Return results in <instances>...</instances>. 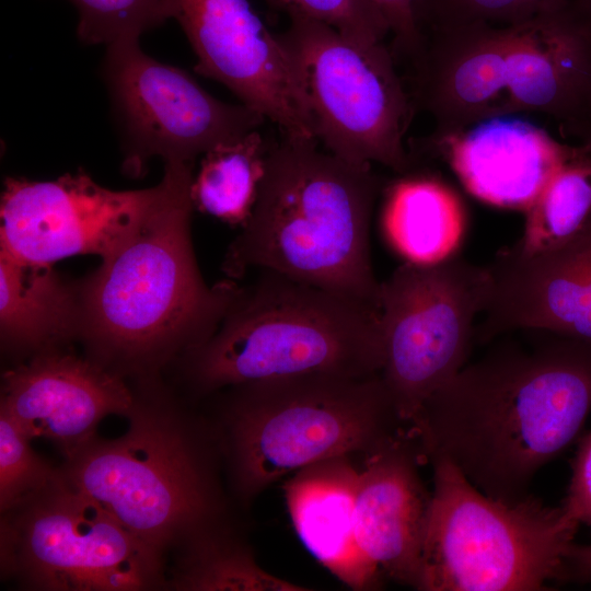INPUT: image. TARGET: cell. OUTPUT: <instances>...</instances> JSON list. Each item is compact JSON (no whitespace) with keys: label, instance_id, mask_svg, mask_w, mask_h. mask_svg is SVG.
Listing matches in <instances>:
<instances>
[{"label":"cell","instance_id":"6da1fadb","mask_svg":"<svg viewBox=\"0 0 591 591\" xmlns=\"http://www.w3.org/2000/svg\"><path fill=\"white\" fill-rule=\"evenodd\" d=\"M465 364L407 434L420 460L450 461L484 494L513 502L578 434L591 410V343L536 331Z\"/></svg>","mask_w":591,"mask_h":591},{"label":"cell","instance_id":"7a4b0ae2","mask_svg":"<svg viewBox=\"0 0 591 591\" xmlns=\"http://www.w3.org/2000/svg\"><path fill=\"white\" fill-rule=\"evenodd\" d=\"M193 163L165 162L163 194L137 232L79 286L93 360L147 375L207 340L237 283L209 287L190 240Z\"/></svg>","mask_w":591,"mask_h":591},{"label":"cell","instance_id":"3957f363","mask_svg":"<svg viewBox=\"0 0 591 591\" xmlns=\"http://www.w3.org/2000/svg\"><path fill=\"white\" fill-rule=\"evenodd\" d=\"M381 178L316 141L269 144L251 216L230 244L223 271L270 270L380 309L370 230Z\"/></svg>","mask_w":591,"mask_h":591},{"label":"cell","instance_id":"277c9868","mask_svg":"<svg viewBox=\"0 0 591 591\" xmlns=\"http://www.w3.org/2000/svg\"><path fill=\"white\" fill-rule=\"evenodd\" d=\"M184 357L202 393L302 374H380V309L258 270L252 282L237 285L213 334Z\"/></svg>","mask_w":591,"mask_h":591},{"label":"cell","instance_id":"5b68a950","mask_svg":"<svg viewBox=\"0 0 591 591\" xmlns=\"http://www.w3.org/2000/svg\"><path fill=\"white\" fill-rule=\"evenodd\" d=\"M229 389L222 447L246 502L305 466L368 456L406 433L380 374L313 373Z\"/></svg>","mask_w":591,"mask_h":591},{"label":"cell","instance_id":"8992f818","mask_svg":"<svg viewBox=\"0 0 591 591\" xmlns=\"http://www.w3.org/2000/svg\"><path fill=\"white\" fill-rule=\"evenodd\" d=\"M128 418L124 436L94 437L60 474L163 555L220 523L223 503L207 444L178 410L136 398Z\"/></svg>","mask_w":591,"mask_h":591},{"label":"cell","instance_id":"52a82bcc","mask_svg":"<svg viewBox=\"0 0 591 591\" xmlns=\"http://www.w3.org/2000/svg\"><path fill=\"white\" fill-rule=\"evenodd\" d=\"M417 590L537 591L567 578L580 523L561 505L509 502L476 488L437 459Z\"/></svg>","mask_w":591,"mask_h":591},{"label":"cell","instance_id":"ba28073f","mask_svg":"<svg viewBox=\"0 0 591 591\" xmlns=\"http://www.w3.org/2000/svg\"><path fill=\"white\" fill-rule=\"evenodd\" d=\"M288 16L278 35L304 88L316 139L349 163L408 173L404 138L415 111L391 48L305 15Z\"/></svg>","mask_w":591,"mask_h":591},{"label":"cell","instance_id":"9c48e42d","mask_svg":"<svg viewBox=\"0 0 591 591\" xmlns=\"http://www.w3.org/2000/svg\"><path fill=\"white\" fill-rule=\"evenodd\" d=\"M488 289L486 266L456 253L433 264L405 262L381 282L380 376L406 431L466 364Z\"/></svg>","mask_w":591,"mask_h":591},{"label":"cell","instance_id":"30bf717a","mask_svg":"<svg viewBox=\"0 0 591 591\" xmlns=\"http://www.w3.org/2000/svg\"><path fill=\"white\" fill-rule=\"evenodd\" d=\"M1 521V568L55 591H139L165 580L163 555L59 476Z\"/></svg>","mask_w":591,"mask_h":591},{"label":"cell","instance_id":"8fae6325","mask_svg":"<svg viewBox=\"0 0 591 591\" xmlns=\"http://www.w3.org/2000/svg\"><path fill=\"white\" fill-rule=\"evenodd\" d=\"M102 73L123 134L124 169L134 176L152 157L194 163L265 120L242 103L213 97L185 70L143 53L139 40L106 46Z\"/></svg>","mask_w":591,"mask_h":591},{"label":"cell","instance_id":"7c38bea8","mask_svg":"<svg viewBox=\"0 0 591 591\" xmlns=\"http://www.w3.org/2000/svg\"><path fill=\"white\" fill-rule=\"evenodd\" d=\"M164 190H112L84 171L54 181L8 177L1 195L0 253L53 266L73 255L105 259L141 227Z\"/></svg>","mask_w":591,"mask_h":591},{"label":"cell","instance_id":"4fadbf2b","mask_svg":"<svg viewBox=\"0 0 591 591\" xmlns=\"http://www.w3.org/2000/svg\"><path fill=\"white\" fill-rule=\"evenodd\" d=\"M162 9L185 33L196 72L225 85L282 136L317 141L292 60L248 0H162Z\"/></svg>","mask_w":591,"mask_h":591},{"label":"cell","instance_id":"5bb4252c","mask_svg":"<svg viewBox=\"0 0 591 591\" xmlns=\"http://www.w3.org/2000/svg\"><path fill=\"white\" fill-rule=\"evenodd\" d=\"M486 268L489 289L475 340L536 329L591 343V218L559 246L533 255L509 246Z\"/></svg>","mask_w":591,"mask_h":591},{"label":"cell","instance_id":"9a60e30c","mask_svg":"<svg viewBox=\"0 0 591 591\" xmlns=\"http://www.w3.org/2000/svg\"><path fill=\"white\" fill-rule=\"evenodd\" d=\"M421 33L403 79L414 111L434 121L430 137L505 116L512 26L473 23Z\"/></svg>","mask_w":591,"mask_h":591},{"label":"cell","instance_id":"2e32d148","mask_svg":"<svg viewBox=\"0 0 591 591\" xmlns=\"http://www.w3.org/2000/svg\"><path fill=\"white\" fill-rule=\"evenodd\" d=\"M136 397L123 375L93 359L45 350L2 376L0 410L32 440L54 441L69 459L111 414L128 417Z\"/></svg>","mask_w":591,"mask_h":591},{"label":"cell","instance_id":"e0dca14e","mask_svg":"<svg viewBox=\"0 0 591 591\" xmlns=\"http://www.w3.org/2000/svg\"><path fill=\"white\" fill-rule=\"evenodd\" d=\"M511 26L505 115L542 114L578 138L591 104V0H563Z\"/></svg>","mask_w":591,"mask_h":591},{"label":"cell","instance_id":"ac0fdd59","mask_svg":"<svg viewBox=\"0 0 591 591\" xmlns=\"http://www.w3.org/2000/svg\"><path fill=\"white\" fill-rule=\"evenodd\" d=\"M414 440L404 433L366 456L355 499V535L382 576L417 589L430 494L418 473Z\"/></svg>","mask_w":591,"mask_h":591},{"label":"cell","instance_id":"d6986e66","mask_svg":"<svg viewBox=\"0 0 591 591\" xmlns=\"http://www.w3.org/2000/svg\"><path fill=\"white\" fill-rule=\"evenodd\" d=\"M443 155L465 188L478 199L526 211L568 157L571 146L542 128L499 116L422 144Z\"/></svg>","mask_w":591,"mask_h":591},{"label":"cell","instance_id":"ffe728a7","mask_svg":"<svg viewBox=\"0 0 591 591\" xmlns=\"http://www.w3.org/2000/svg\"><path fill=\"white\" fill-rule=\"evenodd\" d=\"M360 470L350 456L305 466L282 484L287 510L305 549L352 590L374 589L381 575L361 554L355 535Z\"/></svg>","mask_w":591,"mask_h":591},{"label":"cell","instance_id":"44dd1931","mask_svg":"<svg viewBox=\"0 0 591 591\" xmlns=\"http://www.w3.org/2000/svg\"><path fill=\"white\" fill-rule=\"evenodd\" d=\"M79 287L51 266L27 264L0 253V335L2 348L38 354L80 335Z\"/></svg>","mask_w":591,"mask_h":591},{"label":"cell","instance_id":"7402d4cb","mask_svg":"<svg viewBox=\"0 0 591 591\" xmlns=\"http://www.w3.org/2000/svg\"><path fill=\"white\" fill-rule=\"evenodd\" d=\"M382 224L406 262L433 264L456 252L465 216L459 197L444 183L406 173L386 192Z\"/></svg>","mask_w":591,"mask_h":591},{"label":"cell","instance_id":"603a6c76","mask_svg":"<svg viewBox=\"0 0 591 591\" xmlns=\"http://www.w3.org/2000/svg\"><path fill=\"white\" fill-rule=\"evenodd\" d=\"M268 149L258 129L209 149L192 181L193 207L225 223L242 227L255 205Z\"/></svg>","mask_w":591,"mask_h":591},{"label":"cell","instance_id":"cb8c5ba5","mask_svg":"<svg viewBox=\"0 0 591 591\" xmlns=\"http://www.w3.org/2000/svg\"><path fill=\"white\" fill-rule=\"evenodd\" d=\"M167 583L187 591H305L304 586L277 577L258 565L250 546L220 523L184 544Z\"/></svg>","mask_w":591,"mask_h":591},{"label":"cell","instance_id":"d4e9b609","mask_svg":"<svg viewBox=\"0 0 591 591\" xmlns=\"http://www.w3.org/2000/svg\"><path fill=\"white\" fill-rule=\"evenodd\" d=\"M525 212L523 233L512 245L523 255L559 246L586 225L591 218V142L571 146L568 157Z\"/></svg>","mask_w":591,"mask_h":591},{"label":"cell","instance_id":"484cf974","mask_svg":"<svg viewBox=\"0 0 591 591\" xmlns=\"http://www.w3.org/2000/svg\"><path fill=\"white\" fill-rule=\"evenodd\" d=\"M78 11V38L86 45L109 46L139 40L165 20L162 0H69Z\"/></svg>","mask_w":591,"mask_h":591},{"label":"cell","instance_id":"4316f807","mask_svg":"<svg viewBox=\"0 0 591 591\" xmlns=\"http://www.w3.org/2000/svg\"><path fill=\"white\" fill-rule=\"evenodd\" d=\"M31 439L0 410V508L5 513L49 486L58 476L31 448Z\"/></svg>","mask_w":591,"mask_h":591},{"label":"cell","instance_id":"83f0119b","mask_svg":"<svg viewBox=\"0 0 591 591\" xmlns=\"http://www.w3.org/2000/svg\"><path fill=\"white\" fill-rule=\"evenodd\" d=\"M563 0H415L421 32L473 23L508 26L532 19Z\"/></svg>","mask_w":591,"mask_h":591},{"label":"cell","instance_id":"f1b7e54d","mask_svg":"<svg viewBox=\"0 0 591 591\" xmlns=\"http://www.w3.org/2000/svg\"><path fill=\"white\" fill-rule=\"evenodd\" d=\"M288 15L322 21L363 43L384 42L390 34L382 15L367 0H267Z\"/></svg>","mask_w":591,"mask_h":591},{"label":"cell","instance_id":"f546056e","mask_svg":"<svg viewBox=\"0 0 591 591\" xmlns=\"http://www.w3.org/2000/svg\"><path fill=\"white\" fill-rule=\"evenodd\" d=\"M385 20L392 35L391 51L396 61H408L419 49V28L415 0H367Z\"/></svg>","mask_w":591,"mask_h":591},{"label":"cell","instance_id":"4dcf8cb0","mask_svg":"<svg viewBox=\"0 0 591 591\" xmlns=\"http://www.w3.org/2000/svg\"><path fill=\"white\" fill-rule=\"evenodd\" d=\"M563 505L580 524L591 529V432L579 444Z\"/></svg>","mask_w":591,"mask_h":591},{"label":"cell","instance_id":"1f68e13d","mask_svg":"<svg viewBox=\"0 0 591 591\" xmlns=\"http://www.w3.org/2000/svg\"><path fill=\"white\" fill-rule=\"evenodd\" d=\"M567 579L591 583V544H575L568 558Z\"/></svg>","mask_w":591,"mask_h":591},{"label":"cell","instance_id":"d6a6232c","mask_svg":"<svg viewBox=\"0 0 591 591\" xmlns=\"http://www.w3.org/2000/svg\"><path fill=\"white\" fill-rule=\"evenodd\" d=\"M578 139L580 140V142H591V104Z\"/></svg>","mask_w":591,"mask_h":591}]
</instances>
